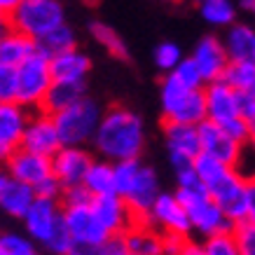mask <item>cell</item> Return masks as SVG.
Instances as JSON below:
<instances>
[{"label": "cell", "instance_id": "obj_27", "mask_svg": "<svg viewBox=\"0 0 255 255\" xmlns=\"http://www.w3.org/2000/svg\"><path fill=\"white\" fill-rule=\"evenodd\" d=\"M82 187L92 197L99 194H108L115 192V176H113V162L108 159H92L89 169H87L85 178H82Z\"/></svg>", "mask_w": 255, "mask_h": 255}, {"label": "cell", "instance_id": "obj_42", "mask_svg": "<svg viewBox=\"0 0 255 255\" xmlns=\"http://www.w3.org/2000/svg\"><path fill=\"white\" fill-rule=\"evenodd\" d=\"M92 194L87 192L82 185H73V187H63L61 192V204H89Z\"/></svg>", "mask_w": 255, "mask_h": 255}, {"label": "cell", "instance_id": "obj_39", "mask_svg": "<svg viewBox=\"0 0 255 255\" xmlns=\"http://www.w3.org/2000/svg\"><path fill=\"white\" fill-rule=\"evenodd\" d=\"M14 94H16L14 66L0 63V101H14Z\"/></svg>", "mask_w": 255, "mask_h": 255}, {"label": "cell", "instance_id": "obj_3", "mask_svg": "<svg viewBox=\"0 0 255 255\" xmlns=\"http://www.w3.org/2000/svg\"><path fill=\"white\" fill-rule=\"evenodd\" d=\"M113 176H115V192L127 201L133 218L145 220L150 204L162 192L157 171L140 162V157H133L113 162Z\"/></svg>", "mask_w": 255, "mask_h": 255}, {"label": "cell", "instance_id": "obj_13", "mask_svg": "<svg viewBox=\"0 0 255 255\" xmlns=\"http://www.w3.org/2000/svg\"><path fill=\"white\" fill-rule=\"evenodd\" d=\"M26 227V237L33 244H45L47 237L54 232V227L61 223V201L47 199V197H33L31 206L19 218Z\"/></svg>", "mask_w": 255, "mask_h": 255}, {"label": "cell", "instance_id": "obj_19", "mask_svg": "<svg viewBox=\"0 0 255 255\" xmlns=\"http://www.w3.org/2000/svg\"><path fill=\"white\" fill-rule=\"evenodd\" d=\"M190 59H192V63L197 66V70H199L204 85L223 78L225 66L230 63L227 52H225V47H223V40L216 38V35H204V38L194 45V52Z\"/></svg>", "mask_w": 255, "mask_h": 255}, {"label": "cell", "instance_id": "obj_43", "mask_svg": "<svg viewBox=\"0 0 255 255\" xmlns=\"http://www.w3.org/2000/svg\"><path fill=\"white\" fill-rule=\"evenodd\" d=\"M96 255H129V253H127V248H124L122 237H108V239L99 246Z\"/></svg>", "mask_w": 255, "mask_h": 255}, {"label": "cell", "instance_id": "obj_4", "mask_svg": "<svg viewBox=\"0 0 255 255\" xmlns=\"http://www.w3.org/2000/svg\"><path fill=\"white\" fill-rule=\"evenodd\" d=\"M176 199L183 204L187 213L192 232L201 237H211L218 232H232L234 223L225 216V211L211 199V194L204 190V185L194 187H176Z\"/></svg>", "mask_w": 255, "mask_h": 255}, {"label": "cell", "instance_id": "obj_17", "mask_svg": "<svg viewBox=\"0 0 255 255\" xmlns=\"http://www.w3.org/2000/svg\"><path fill=\"white\" fill-rule=\"evenodd\" d=\"M31 110L16 101H0V164L21 145V133Z\"/></svg>", "mask_w": 255, "mask_h": 255}, {"label": "cell", "instance_id": "obj_51", "mask_svg": "<svg viewBox=\"0 0 255 255\" xmlns=\"http://www.w3.org/2000/svg\"><path fill=\"white\" fill-rule=\"evenodd\" d=\"M169 2H180V0H169Z\"/></svg>", "mask_w": 255, "mask_h": 255}, {"label": "cell", "instance_id": "obj_38", "mask_svg": "<svg viewBox=\"0 0 255 255\" xmlns=\"http://www.w3.org/2000/svg\"><path fill=\"white\" fill-rule=\"evenodd\" d=\"M70 234H68V230H66V225H63V220L59 225L54 227V232L47 237V241L42 244V246L49 251L52 255H66V251H68V246H70Z\"/></svg>", "mask_w": 255, "mask_h": 255}, {"label": "cell", "instance_id": "obj_14", "mask_svg": "<svg viewBox=\"0 0 255 255\" xmlns=\"http://www.w3.org/2000/svg\"><path fill=\"white\" fill-rule=\"evenodd\" d=\"M61 220L68 230L70 239L89 241L94 246H101L110 237L103 230V225L96 220L89 204H61Z\"/></svg>", "mask_w": 255, "mask_h": 255}, {"label": "cell", "instance_id": "obj_49", "mask_svg": "<svg viewBox=\"0 0 255 255\" xmlns=\"http://www.w3.org/2000/svg\"><path fill=\"white\" fill-rule=\"evenodd\" d=\"M5 178H7V173H5V169H2V166H0V185H2V183H5Z\"/></svg>", "mask_w": 255, "mask_h": 255}, {"label": "cell", "instance_id": "obj_33", "mask_svg": "<svg viewBox=\"0 0 255 255\" xmlns=\"http://www.w3.org/2000/svg\"><path fill=\"white\" fill-rule=\"evenodd\" d=\"M201 251H204V255H239L232 232H218L211 237H204Z\"/></svg>", "mask_w": 255, "mask_h": 255}, {"label": "cell", "instance_id": "obj_5", "mask_svg": "<svg viewBox=\"0 0 255 255\" xmlns=\"http://www.w3.org/2000/svg\"><path fill=\"white\" fill-rule=\"evenodd\" d=\"M164 122H185L199 124L206 120V103H204V87H185L171 73H166L159 87Z\"/></svg>", "mask_w": 255, "mask_h": 255}, {"label": "cell", "instance_id": "obj_44", "mask_svg": "<svg viewBox=\"0 0 255 255\" xmlns=\"http://www.w3.org/2000/svg\"><path fill=\"white\" fill-rule=\"evenodd\" d=\"M96 251H99V246H94V244H89V241L73 239L70 241V246H68V251H66V255H96Z\"/></svg>", "mask_w": 255, "mask_h": 255}, {"label": "cell", "instance_id": "obj_41", "mask_svg": "<svg viewBox=\"0 0 255 255\" xmlns=\"http://www.w3.org/2000/svg\"><path fill=\"white\" fill-rule=\"evenodd\" d=\"M61 192H63L61 183H59L52 173H49L47 178H42L40 183H35V185H33V194H35V197H47V199L61 201Z\"/></svg>", "mask_w": 255, "mask_h": 255}, {"label": "cell", "instance_id": "obj_6", "mask_svg": "<svg viewBox=\"0 0 255 255\" xmlns=\"http://www.w3.org/2000/svg\"><path fill=\"white\" fill-rule=\"evenodd\" d=\"M101 113L103 108L99 106V101H94L87 94L73 106L54 113L52 117H54L61 145H87L99 127Z\"/></svg>", "mask_w": 255, "mask_h": 255}, {"label": "cell", "instance_id": "obj_45", "mask_svg": "<svg viewBox=\"0 0 255 255\" xmlns=\"http://www.w3.org/2000/svg\"><path fill=\"white\" fill-rule=\"evenodd\" d=\"M176 255H204V251H201V244H194V241H190L185 237L180 241V248H178Z\"/></svg>", "mask_w": 255, "mask_h": 255}, {"label": "cell", "instance_id": "obj_2", "mask_svg": "<svg viewBox=\"0 0 255 255\" xmlns=\"http://www.w3.org/2000/svg\"><path fill=\"white\" fill-rule=\"evenodd\" d=\"M92 143L99 155L108 162L140 157L145 147V122L138 113L124 106H113L101 113Z\"/></svg>", "mask_w": 255, "mask_h": 255}, {"label": "cell", "instance_id": "obj_1", "mask_svg": "<svg viewBox=\"0 0 255 255\" xmlns=\"http://www.w3.org/2000/svg\"><path fill=\"white\" fill-rule=\"evenodd\" d=\"M192 169L211 199L234 225L255 223V185L251 178L241 176L237 166H230L204 152L194 157Z\"/></svg>", "mask_w": 255, "mask_h": 255}, {"label": "cell", "instance_id": "obj_47", "mask_svg": "<svg viewBox=\"0 0 255 255\" xmlns=\"http://www.w3.org/2000/svg\"><path fill=\"white\" fill-rule=\"evenodd\" d=\"M237 9H244V12H253V9H255V0H239V2H237Z\"/></svg>", "mask_w": 255, "mask_h": 255}, {"label": "cell", "instance_id": "obj_10", "mask_svg": "<svg viewBox=\"0 0 255 255\" xmlns=\"http://www.w3.org/2000/svg\"><path fill=\"white\" fill-rule=\"evenodd\" d=\"M197 136H199V152L213 157V159H220L230 166H239L246 145L234 140L220 124L211 122V120H201L197 124Z\"/></svg>", "mask_w": 255, "mask_h": 255}, {"label": "cell", "instance_id": "obj_30", "mask_svg": "<svg viewBox=\"0 0 255 255\" xmlns=\"http://www.w3.org/2000/svg\"><path fill=\"white\" fill-rule=\"evenodd\" d=\"M89 33H92V38L99 42L101 47H106V52L110 56H115V59H129V49H127V42L120 38V33L108 26V23L103 21H92L89 23Z\"/></svg>", "mask_w": 255, "mask_h": 255}, {"label": "cell", "instance_id": "obj_32", "mask_svg": "<svg viewBox=\"0 0 255 255\" xmlns=\"http://www.w3.org/2000/svg\"><path fill=\"white\" fill-rule=\"evenodd\" d=\"M35 251L26 234L21 232H0V255H28Z\"/></svg>", "mask_w": 255, "mask_h": 255}, {"label": "cell", "instance_id": "obj_28", "mask_svg": "<svg viewBox=\"0 0 255 255\" xmlns=\"http://www.w3.org/2000/svg\"><path fill=\"white\" fill-rule=\"evenodd\" d=\"M73 47H78V35H75V31H73L66 21L54 26V28L47 31L42 38L35 40V49H38L40 54H45L47 59L54 54H61L66 49H73Z\"/></svg>", "mask_w": 255, "mask_h": 255}, {"label": "cell", "instance_id": "obj_24", "mask_svg": "<svg viewBox=\"0 0 255 255\" xmlns=\"http://www.w3.org/2000/svg\"><path fill=\"white\" fill-rule=\"evenodd\" d=\"M87 94V82H68V80H52V85L47 89L45 99L40 103V110H45L49 115H54L59 110L73 106Z\"/></svg>", "mask_w": 255, "mask_h": 255}, {"label": "cell", "instance_id": "obj_16", "mask_svg": "<svg viewBox=\"0 0 255 255\" xmlns=\"http://www.w3.org/2000/svg\"><path fill=\"white\" fill-rule=\"evenodd\" d=\"M89 206H92L96 220L103 225V230H106L110 237H120L129 225L136 223L131 209L127 206V201H124L117 192H108V194L92 197Z\"/></svg>", "mask_w": 255, "mask_h": 255}, {"label": "cell", "instance_id": "obj_34", "mask_svg": "<svg viewBox=\"0 0 255 255\" xmlns=\"http://www.w3.org/2000/svg\"><path fill=\"white\" fill-rule=\"evenodd\" d=\"M183 59V49L176 45V42H159V45L155 47V52H152V61H155V66L162 73H169V70H173L178 66V61Z\"/></svg>", "mask_w": 255, "mask_h": 255}, {"label": "cell", "instance_id": "obj_18", "mask_svg": "<svg viewBox=\"0 0 255 255\" xmlns=\"http://www.w3.org/2000/svg\"><path fill=\"white\" fill-rule=\"evenodd\" d=\"M2 169L5 173L16 180H21L26 185H35L42 178H47L52 173V164H49V157L38 155V152H31V150H23V147H16L14 152L2 162Z\"/></svg>", "mask_w": 255, "mask_h": 255}, {"label": "cell", "instance_id": "obj_31", "mask_svg": "<svg viewBox=\"0 0 255 255\" xmlns=\"http://www.w3.org/2000/svg\"><path fill=\"white\" fill-rule=\"evenodd\" d=\"M234 92H246L255 89V59L246 61H230L223 70V78Z\"/></svg>", "mask_w": 255, "mask_h": 255}, {"label": "cell", "instance_id": "obj_12", "mask_svg": "<svg viewBox=\"0 0 255 255\" xmlns=\"http://www.w3.org/2000/svg\"><path fill=\"white\" fill-rule=\"evenodd\" d=\"M23 150H31V152H38V155L52 157L61 147V138H59V131H56L54 117L45 113V110H35V113H28V120H26V127H23L21 133V145Z\"/></svg>", "mask_w": 255, "mask_h": 255}, {"label": "cell", "instance_id": "obj_11", "mask_svg": "<svg viewBox=\"0 0 255 255\" xmlns=\"http://www.w3.org/2000/svg\"><path fill=\"white\" fill-rule=\"evenodd\" d=\"M164 143H166V152H169V162L173 171L192 166L194 157L199 155L197 124L164 122Z\"/></svg>", "mask_w": 255, "mask_h": 255}, {"label": "cell", "instance_id": "obj_23", "mask_svg": "<svg viewBox=\"0 0 255 255\" xmlns=\"http://www.w3.org/2000/svg\"><path fill=\"white\" fill-rule=\"evenodd\" d=\"M223 47L230 61H246L255 59V31L248 23L234 21L227 26V33L223 38Z\"/></svg>", "mask_w": 255, "mask_h": 255}, {"label": "cell", "instance_id": "obj_35", "mask_svg": "<svg viewBox=\"0 0 255 255\" xmlns=\"http://www.w3.org/2000/svg\"><path fill=\"white\" fill-rule=\"evenodd\" d=\"M232 237L239 255H255V223H237Z\"/></svg>", "mask_w": 255, "mask_h": 255}, {"label": "cell", "instance_id": "obj_7", "mask_svg": "<svg viewBox=\"0 0 255 255\" xmlns=\"http://www.w3.org/2000/svg\"><path fill=\"white\" fill-rule=\"evenodd\" d=\"M66 21V7L61 0H19L9 12L7 26L23 35L38 40L54 26Z\"/></svg>", "mask_w": 255, "mask_h": 255}, {"label": "cell", "instance_id": "obj_26", "mask_svg": "<svg viewBox=\"0 0 255 255\" xmlns=\"http://www.w3.org/2000/svg\"><path fill=\"white\" fill-rule=\"evenodd\" d=\"M33 52H35V40L23 35L21 31H14L7 26V31L0 35V63L19 66Z\"/></svg>", "mask_w": 255, "mask_h": 255}, {"label": "cell", "instance_id": "obj_46", "mask_svg": "<svg viewBox=\"0 0 255 255\" xmlns=\"http://www.w3.org/2000/svg\"><path fill=\"white\" fill-rule=\"evenodd\" d=\"M16 2H19V0H0V16H5V19H7L9 12L16 7Z\"/></svg>", "mask_w": 255, "mask_h": 255}, {"label": "cell", "instance_id": "obj_50", "mask_svg": "<svg viewBox=\"0 0 255 255\" xmlns=\"http://www.w3.org/2000/svg\"><path fill=\"white\" fill-rule=\"evenodd\" d=\"M28 255H40V253H38V251H33V253H28Z\"/></svg>", "mask_w": 255, "mask_h": 255}, {"label": "cell", "instance_id": "obj_9", "mask_svg": "<svg viewBox=\"0 0 255 255\" xmlns=\"http://www.w3.org/2000/svg\"><path fill=\"white\" fill-rule=\"evenodd\" d=\"M145 223L155 227L164 237H190L192 227L187 220V213L183 204L176 199L173 192H159L155 201L150 204L145 216Z\"/></svg>", "mask_w": 255, "mask_h": 255}, {"label": "cell", "instance_id": "obj_22", "mask_svg": "<svg viewBox=\"0 0 255 255\" xmlns=\"http://www.w3.org/2000/svg\"><path fill=\"white\" fill-rule=\"evenodd\" d=\"M49 70L54 80H68V82H87V75L92 73V59L82 49L73 47L61 54L49 56Z\"/></svg>", "mask_w": 255, "mask_h": 255}, {"label": "cell", "instance_id": "obj_37", "mask_svg": "<svg viewBox=\"0 0 255 255\" xmlns=\"http://www.w3.org/2000/svg\"><path fill=\"white\" fill-rule=\"evenodd\" d=\"M220 127H223L225 131L230 133L234 140H239L241 145H248V143L253 140V129H255V127H253V124H248L246 120H241L239 115L232 117V120H227V122L220 124Z\"/></svg>", "mask_w": 255, "mask_h": 255}, {"label": "cell", "instance_id": "obj_48", "mask_svg": "<svg viewBox=\"0 0 255 255\" xmlns=\"http://www.w3.org/2000/svg\"><path fill=\"white\" fill-rule=\"evenodd\" d=\"M5 31H7V19H5V16H0V35H2Z\"/></svg>", "mask_w": 255, "mask_h": 255}, {"label": "cell", "instance_id": "obj_40", "mask_svg": "<svg viewBox=\"0 0 255 255\" xmlns=\"http://www.w3.org/2000/svg\"><path fill=\"white\" fill-rule=\"evenodd\" d=\"M237 113L241 120H246L248 124L255 127V89L237 92Z\"/></svg>", "mask_w": 255, "mask_h": 255}, {"label": "cell", "instance_id": "obj_8", "mask_svg": "<svg viewBox=\"0 0 255 255\" xmlns=\"http://www.w3.org/2000/svg\"><path fill=\"white\" fill-rule=\"evenodd\" d=\"M16 70V94L14 101L26 106L28 110H38L42 99H45L47 89L52 85V70H49V59L40 54L38 49L31 56H26Z\"/></svg>", "mask_w": 255, "mask_h": 255}, {"label": "cell", "instance_id": "obj_20", "mask_svg": "<svg viewBox=\"0 0 255 255\" xmlns=\"http://www.w3.org/2000/svg\"><path fill=\"white\" fill-rule=\"evenodd\" d=\"M204 103H206V120L225 124L237 117V92L225 80H213L204 85Z\"/></svg>", "mask_w": 255, "mask_h": 255}, {"label": "cell", "instance_id": "obj_15", "mask_svg": "<svg viewBox=\"0 0 255 255\" xmlns=\"http://www.w3.org/2000/svg\"><path fill=\"white\" fill-rule=\"evenodd\" d=\"M92 159L94 157L89 155V150H85V145H61L49 157L52 176L61 183V187L82 185V178H85Z\"/></svg>", "mask_w": 255, "mask_h": 255}, {"label": "cell", "instance_id": "obj_36", "mask_svg": "<svg viewBox=\"0 0 255 255\" xmlns=\"http://www.w3.org/2000/svg\"><path fill=\"white\" fill-rule=\"evenodd\" d=\"M169 73L178 80V82H183L185 87H204V80H201L199 70H197V66L192 63L190 56H183V59L178 61L176 68L169 70Z\"/></svg>", "mask_w": 255, "mask_h": 255}, {"label": "cell", "instance_id": "obj_21", "mask_svg": "<svg viewBox=\"0 0 255 255\" xmlns=\"http://www.w3.org/2000/svg\"><path fill=\"white\" fill-rule=\"evenodd\" d=\"M120 237L129 255H162L164 251V234L150 227L145 220H136Z\"/></svg>", "mask_w": 255, "mask_h": 255}, {"label": "cell", "instance_id": "obj_25", "mask_svg": "<svg viewBox=\"0 0 255 255\" xmlns=\"http://www.w3.org/2000/svg\"><path fill=\"white\" fill-rule=\"evenodd\" d=\"M33 187L16 180V178L7 176L5 183L0 185V211L7 213L12 218H21L26 213V209L31 206L33 201Z\"/></svg>", "mask_w": 255, "mask_h": 255}, {"label": "cell", "instance_id": "obj_29", "mask_svg": "<svg viewBox=\"0 0 255 255\" xmlns=\"http://www.w3.org/2000/svg\"><path fill=\"white\" fill-rule=\"evenodd\" d=\"M237 5L232 0H199V14L201 19L216 26V28H227L230 23L237 21Z\"/></svg>", "mask_w": 255, "mask_h": 255}]
</instances>
